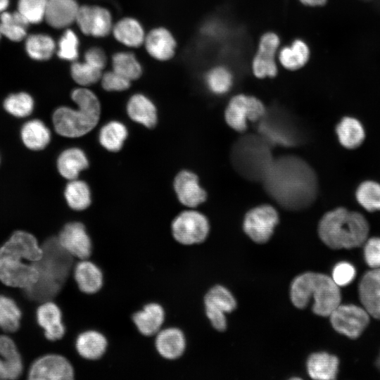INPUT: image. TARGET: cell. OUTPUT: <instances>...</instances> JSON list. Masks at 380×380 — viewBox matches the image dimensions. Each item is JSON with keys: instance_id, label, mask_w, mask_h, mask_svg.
Listing matches in <instances>:
<instances>
[{"instance_id": "53", "label": "cell", "mask_w": 380, "mask_h": 380, "mask_svg": "<svg viewBox=\"0 0 380 380\" xmlns=\"http://www.w3.org/2000/svg\"><path fill=\"white\" fill-rule=\"evenodd\" d=\"M9 5V0H0V14L6 11Z\"/></svg>"}, {"instance_id": "21", "label": "cell", "mask_w": 380, "mask_h": 380, "mask_svg": "<svg viewBox=\"0 0 380 380\" xmlns=\"http://www.w3.org/2000/svg\"><path fill=\"white\" fill-rule=\"evenodd\" d=\"M165 319V310L156 302L144 304L132 315V323L139 333L146 337L156 336L160 330Z\"/></svg>"}, {"instance_id": "28", "label": "cell", "mask_w": 380, "mask_h": 380, "mask_svg": "<svg viewBox=\"0 0 380 380\" xmlns=\"http://www.w3.org/2000/svg\"><path fill=\"white\" fill-rule=\"evenodd\" d=\"M127 113L132 120L149 129L154 127L158 122L155 104L143 94H134L129 99Z\"/></svg>"}, {"instance_id": "35", "label": "cell", "mask_w": 380, "mask_h": 380, "mask_svg": "<svg viewBox=\"0 0 380 380\" xmlns=\"http://www.w3.org/2000/svg\"><path fill=\"white\" fill-rule=\"evenodd\" d=\"M27 55L33 60H49L56 51V43L49 35L43 33L27 36L25 43Z\"/></svg>"}, {"instance_id": "52", "label": "cell", "mask_w": 380, "mask_h": 380, "mask_svg": "<svg viewBox=\"0 0 380 380\" xmlns=\"http://www.w3.org/2000/svg\"><path fill=\"white\" fill-rule=\"evenodd\" d=\"M299 1L307 6H324L327 0H299Z\"/></svg>"}, {"instance_id": "24", "label": "cell", "mask_w": 380, "mask_h": 380, "mask_svg": "<svg viewBox=\"0 0 380 380\" xmlns=\"http://www.w3.org/2000/svg\"><path fill=\"white\" fill-rule=\"evenodd\" d=\"M358 291L363 308L369 315L380 319V267L373 268L362 277Z\"/></svg>"}, {"instance_id": "43", "label": "cell", "mask_w": 380, "mask_h": 380, "mask_svg": "<svg viewBox=\"0 0 380 380\" xmlns=\"http://www.w3.org/2000/svg\"><path fill=\"white\" fill-rule=\"evenodd\" d=\"M70 72L72 79L80 87H89L100 82L103 72L84 60L72 62Z\"/></svg>"}, {"instance_id": "47", "label": "cell", "mask_w": 380, "mask_h": 380, "mask_svg": "<svg viewBox=\"0 0 380 380\" xmlns=\"http://www.w3.org/2000/svg\"><path fill=\"white\" fill-rule=\"evenodd\" d=\"M47 0H18L17 11L30 24L44 20Z\"/></svg>"}, {"instance_id": "11", "label": "cell", "mask_w": 380, "mask_h": 380, "mask_svg": "<svg viewBox=\"0 0 380 380\" xmlns=\"http://www.w3.org/2000/svg\"><path fill=\"white\" fill-rule=\"evenodd\" d=\"M280 43L279 37L274 32H267L260 37L251 61V70L255 77L273 78L277 75L276 55Z\"/></svg>"}, {"instance_id": "6", "label": "cell", "mask_w": 380, "mask_h": 380, "mask_svg": "<svg viewBox=\"0 0 380 380\" xmlns=\"http://www.w3.org/2000/svg\"><path fill=\"white\" fill-rule=\"evenodd\" d=\"M272 146L258 133L240 137L230 153L234 170L249 181L262 182L274 161Z\"/></svg>"}, {"instance_id": "2", "label": "cell", "mask_w": 380, "mask_h": 380, "mask_svg": "<svg viewBox=\"0 0 380 380\" xmlns=\"http://www.w3.org/2000/svg\"><path fill=\"white\" fill-rule=\"evenodd\" d=\"M43 256L42 245L30 232L15 231L0 247V281L14 288L27 289L39 279L33 262Z\"/></svg>"}, {"instance_id": "29", "label": "cell", "mask_w": 380, "mask_h": 380, "mask_svg": "<svg viewBox=\"0 0 380 380\" xmlns=\"http://www.w3.org/2000/svg\"><path fill=\"white\" fill-rule=\"evenodd\" d=\"M119 43L129 48H138L144 45L146 33L137 19L125 17L116 22L111 32Z\"/></svg>"}, {"instance_id": "17", "label": "cell", "mask_w": 380, "mask_h": 380, "mask_svg": "<svg viewBox=\"0 0 380 380\" xmlns=\"http://www.w3.org/2000/svg\"><path fill=\"white\" fill-rule=\"evenodd\" d=\"M205 312L213 327L217 331L227 328L225 313L236 307V300L230 291L222 286L213 287L205 296Z\"/></svg>"}, {"instance_id": "37", "label": "cell", "mask_w": 380, "mask_h": 380, "mask_svg": "<svg viewBox=\"0 0 380 380\" xmlns=\"http://www.w3.org/2000/svg\"><path fill=\"white\" fill-rule=\"evenodd\" d=\"M336 130L341 144L346 148L358 147L365 139L362 124L353 118H343L336 126Z\"/></svg>"}, {"instance_id": "13", "label": "cell", "mask_w": 380, "mask_h": 380, "mask_svg": "<svg viewBox=\"0 0 380 380\" xmlns=\"http://www.w3.org/2000/svg\"><path fill=\"white\" fill-rule=\"evenodd\" d=\"M75 369L65 356L51 353L37 358L28 372L30 380H72Z\"/></svg>"}, {"instance_id": "20", "label": "cell", "mask_w": 380, "mask_h": 380, "mask_svg": "<svg viewBox=\"0 0 380 380\" xmlns=\"http://www.w3.org/2000/svg\"><path fill=\"white\" fill-rule=\"evenodd\" d=\"M144 46L153 58L167 61L175 55L177 42L169 30L157 27L146 34Z\"/></svg>"}, {"instance_id": "8", "label": "cell", "mask_w": 380, "mask_h": 380, "mask_svg": "<svg viewBox=\"0 0 380 380\" xmlns=\"http://www.w3.org/2000/svg\"><path fill=\"white\" fill-rule=\"evenodd\" d=\"M100 116L81 108L60 106L52 115L56 132L67 138H78L91 132L98 124Z\"/></svg>"}, {"instance_id": "3", "label": "cell", "mask_w": 380, "mask_h": 380, "mask_svg": "<svg viewBox=\"0 0 380 380\" xmlns=\"http://www.w3.org/2000/svg\"><path fill=\"white\" fill-rule=\"evenodd\" d=\"M42 248V259L33 262L39 271V279L25 289L30 298L39 303L52 300L59 294L75 265V258L61 246L57 236L47 239Z\"/></svg>"}, {"instance_id": "18", "label": "cell", "mask_w": 380, "mask_h": 380, "mask_svg": "<svg viewBox=\"0 0 380 380\" xmlns=\"http://www.w3.org/2000/svg\"><path fill=\"white\" fill-rule=\"evenodd\" d=\"M36 317L47 340L56 341L64 337L66 327L63 322V313L59 305L53 300L41 303L37 309Z\"/></svg>"}, {"instance_id": "30", "label": "cell", "mask_w": 380, "mask_h": 380, "mask_svg": "<svg viewBox=\"0 0 380 380\" xmlns=\"http://www.w3.org/2000/svg\"><path fill=\"white\" fill-rule=\"evenodd\" d=\"M88 166L89 160L85 153L77 147L65 149L56 160L59 174L69 181L77 179L80 173Z\"/></svg>"}, {"instance_id": "23", "label": "cell", "mask_w": 380, "mask_h": 380, "mask_svg": "<svg viewBox=\"0 0 380 380\" xmlns=\"http://www.w3.org/2000/svg\"><path fill=\"white\" fill-rule=\"evenodd\" d=\"M80 5L77 0H47L44 20L54 29H67L75 23Z\"/></svg>"}, {"instance_id": "49", "label": "cell", "mask_w": 380, "mask_h": 380, "mask_svg": "<svg viewBox=\"0 0 380 380\" xmlns=\"http://www.w3.org/2000/svg\"><path fill=\"white\" fill-rule=\"evenodd\" d=\"M355 276V267L347 262L336 264L332 271V279L338 286L349 284L354 279Z\"/></svg>"}, {"instance_id": "44", "label": "cell", "mask_w": 380, "mask_h": 380, "mask_svg": "<svg viewBox=\"0 0 380 380\" xmlns=\"http://www.w3.org/2000/svg\"><path fill=\"white\" fill-rule=\"evenodd\" d=\"M80 40L73 30L65 29L58 43L56 53L62 60L74 62L79 57Z\"/></svg>"}, {"instance_id": "39", "label": "cell", "mask_w": 380, "mask_h": 380, "mask_svg": "<svg viewBox=\"0 0 380 380\" xmlns=\"http://www.w3.org/2000/svg\"><path fill=\"white\" fill-rule=\"evenodd\" d=\"M112 70L131 82L138 80L143 68L135 54L130 51L115 53L111 58Z\"/></svg>"}, {"instance_id": "55", "label": "cell", "mask_w": 380, "mask_h": 380, "mask_svg": "<svg viewBox=\"0 0 380 380\" xmlns=\"http://www.w3.org/2000/svg\"><path fill=\"white\" fill-rule=\"evenodd\" d=\"M1 35H2V34H1V31H0V38H1Z\"/></svg>"}, {"instance_id": "33", "label": "cell", "mask_w": 380, "mask_h": 380, "mask_svg": "<svg viewBox=\"0 0 380 380\" xmlns=\"http://www.w3.org/2000/svg\"><path fill=\"white\" fill-rule=\"evenodd\" d=\"M310 58L307 44L300 39H295L290 45L278 51V61L286 70L295 71L304 67Z\"/></svg>"}, {"instance_id": "5", "label": "cell", "mask_w": 380, "mask_h": 380, "mask_svg": "<svg viewBox=\"0 0 380 380\" xmlns=\"http://www.w3.org/2000/svg\"><path fill=\"white\" fill-rule=\"evenodd\" d=\"M294 306L304 308L313 297L312 310L317 315L327 317L340 305L341 296L338 286L329 276L306 272L296 277L290 290Z\"/></svg>"}, {"instance_id": "36", "label": "cell", "mask_w": 380, "mask_h": 380, "mask_svg": "<svg viewBox=\"0 0 380 380\" xmlns=\"http://www.w3.org/2000/svg\"><path fill=\"white\" fill-rule=\"evenodd\" d=\"M128 136L126 126L118 120L109 121L100 129L99 141L100 144L110 152L119 151Z\"/></svg>"}, {"instance_id": "12", "label": "cell", "mask_w": 380, "mask_h": 380, "mask_svg": "<svg viewBox=\"0 0 380 380\" xmlns=\"http://www.w3.org/2000/svg\"><path fill=\"white\" fill-rule=\"evenodd\" d=\"M278 222L277 210L270 205H262L246 214L243 228L253 241L262 243L270 239Z\"/></svg>"}, {"instance_id": "34", "label": "cell", "mask_w": 380, "mask_h": 380, "mask_svg": "<svg viewBox=\"0 0 380 380\" xmlns=\"http://www.w3.org/2000/svg\"><path fill=\"white\" fill-rule=\"evenodd\" d=\"M30 23L18 11H4L0 14L1 34L12 42H18L27 36Z\"/></svg>"}, {"instance_id": "45", "label": "cell", "mask_w": 380, "mask_h": 380, "mask_svg": "<svg viewBox=\"0 0 380 380\" xmlns=\"http://www.w3.org/2000/svg\"><path fill=\"white\" fill-rule=\"evenodd\" d=\"M356 198L367 210H380V184L373 181L362 182L356 191Z\"/></svg>"}, {"instance_id": "42", "label": "cell", "mask_w": 380, "mask_h": 380, "mask_svg": "<svg viewBox=\"0 0 380 380\" xmlns=\"http://www.w3.org/2000/svg\"><path fill=\"white\" fill-rule=\"evenodd\" d=\"M22 313L15 301L0 295V328L6 332L18 330Z\"/></svg>"}, {"instance_id": "16", "label": "cell", "mask_w": 380, "mask_h": 380, "mask_svg": "<svg viewBox=\"0 0 380 380\" xmlns=\"http://www.w3.org/2000/svg\"><path fill=\"white\" fill-rule=\"evenodd\" d=\"M61 246L73 258L89 259L93 253V242L86 227L80 222L66 223L57 236Z\"/></svg>"}, {"instance_id": "41", "label": "cell", "mask_w": 380, "mask_h": 380, "mask_svg": "<svg viewBox=\"0 0 380 380\" xmlns=\"http://www.w3.org/2000/svg\"><path fill=\"white\" fill-rule=\"evenodd\" d=\"M3 107L9 115L24 118L32 114L34 108L32 96L25 91L9 94L4 101Z\"/></svg>"}, {"instance_id": "46", "label": "cell", "mask_w": 380, "mask_h": 380, "mask_svg": "<svg viewBox=\"0 0 380 380\" xmlns=\"http://www.w3.org/2000/svg\"><path fill=\"white\" fill-rule=\"evenodd\" d=\"M70 96L77 108L93 115L100 116L101 103L99 98L87 87H80L74 89Z\"/></svg>"}, {"instance_id": "22", "label": "cell", "mask_w": 380, "mask_h": 380, "mask_svg": "<svg viewBox=\"0 0 380 380\" xmlns=\"http://www.w3.org/2000/svg\"><path fill=\"white\" fill-rule=\"evenodd\" d=\"M173 186L178 200L186 206L195 207L206 199V192L200 186L198 177L189 170L179 172Z\"/></svg>"}, {"instance_id": "38", "label": "cell", "mask_w": 380, "mask_h": 380, "mask_svg": "<svg viewBox=\"0 0 380 380\" xmlns=\"http://www.w3.org/2000/svg\"><path fill=\"white\" fill-rule=\"evenodd\" d=\"M68 205L73 210L82 211L89 207L91 195L88 184L77 179L70 180L64 190Z\"/></svg>"}, {"instance_id": "9", "label": "cell", "mask_w": 380, "mask_h": 380, "mask_svg": "<svg viewBox=\"0 0 380 380\" xmlns=\"http://www.w3.org/2000/svg\"><path fill=\"white\" fill-rule=\"evenodd\" d=\"M267 109L258 98L243 94L234 96L225 109L224 118L229 127L238 132L247 128V122L259 121Z\"/></svg>"}, {"instance_id": "54", "label": "cell", "mask_w": 380, "mask_h": 380, "mask_svg": "<svg viewBox=\"0 0 380 380\" xmlns=\"http://www.w3.org/2000/svg\"><path fill=\"white\" fill-rule=\"evenodd\" d=\"M376 363H377V365H378V367H379V368L380 369V356H379Z\"/></svg>"}, {"instance_id": "51", "label": "cell", "mask_w": 380, "mask_h": 380, "mask_svg": "<svg viewBox=\"0 0 380 380\" xmlns=\"http://www.w3.org/2000/svg\"><path fill=\"white\" fill-rule=\"evenodd\" d=\"M84 61L103 71L106 67L108 58L103 49L99 46H92L84 52Z\"/></svg>"}, {"instance_id": "7", "label": "cell", "mask_w": 380, "mask_h": 380, "mask_svg": "<svg viewBox=\"0 0 380 380\" xmlns=\"http://www.w3.org/2000/svg\"><path fill=\"white\" fill-rule=\"evenodd\" d=\"M258 133L272 146H296L300 141L299 132L290 118L278 109L267 110L258 121Z\"/></svg>"}, {"instance_id": "50", "label": "cell", "mask_w": 380, "mask_h": 380, "mask_svg": "<svg viewBox=\"0 0 380 380\" xmlns=\"http://www.w3.org/2000/svg\"><path fill=\"white\" fill-rule=\"evenodd\" d=\"M364 244V256L367 264L372 268L380 267V238H370Z\"/></svg>"}, {"instance_id": "40", "label": "cell", "mask_w": 380, "mask_h": 380, "mask_svg": "<svg viewBox=\"0 0 380 380\" xmlns=\"http://www.w3.org/2000/svg\"><path fill=\"white\" fill-rule=\"evenodd\" d=\"M204 80L206 87L212 93L222 95L227 93L232 87L234 76L227 67L217 65L205 72Z\"/></svg>"}, {"instance_id": "32", "label": "cell", "mask_w": 380, "mask_h": 380, "mask_svg": "<svg viewBox=\"0 0 380 380\" xmlns=\"http://www.w3.org/2000/svg\"><path fill=\"white\" fill-rule=\"evenodd\" d=\"M338 368L337 357L325 352L312 353L307 361L308 372L314 379H335Z\"/></svg>"}, {"instance_id": "31", "label": "cell", "mask_w": 380, "mask_h": 380, "mask_svg": "<svg viewBox=\"0 0 380 380\" xmlns=\"http://www.w3.org/2000/svg\"><path fill=\"white\" fill-rule=\"evenodd\" d=\"M20 134L23 145L27 148L35 151L44 149L51 138L50 129L39 119H32L25 122Z\"/></svg>"}, {"instance_id": "48", "label": "cell", "mask_w": 380, "mask_h": 380, "mask_svg": "<svg viewBox=\"0 0 380 380\" xmlns=\"http://www.w3.org/2000/svg\"><path fill=\"white\" fill-rule=\"evenodd\" d=\"M100 82L102 88L107 91H125L132 82L113 70L103 72Z\"/></svg>"}, {"instance_id": "14", "label": "cell", "mask_w": 380, "mask_h": 380, "mask_svg": "<svg viewBox=\"0 0 380 380\" xmlns=\"http://www.w3.org/2000/svg\"><path fill=\"white\" fill-rule=\"evenodd\" d=\"M75 23L80 30L87 36L103 38L112 32L113 27L111 13L99 5L80 6Z\"/></svg>"}, {"instance_id": "19", "label": "cell", "mask_w": 380, "mask_h": 380, "mask_svg": "<svg viewBox=\"0 0 380 380\" xmlns=\"http://www.w3.org/2000/svg\"><path fill=\"white\" fill-rule=\"evenodd\" d=\"M72 277L78 289L87 295L99 293L104 286L103 272L89 259L80 260L75 264Z\"/></svg>"}, {"instance_id": "26", "label": "cell", "mask_w": 380, "mask_h": 380, "mask_svg": "<svg viewBox=\"0 0 380 380\" xmlns=\"http://www.w3.org/2000/svg\"><path fill=\"white\" fill-rule=\"evenodd\" d=\"M157 353L166 360H175L182 355L186 348V339L182 330L168 327L160 330L154 340Z\"/></svg>"}, {"instance_id": "4", "label": "cell", "mask_w": 380, "mask_h": 380, "mask_svg": "<svg viewBox=\"0 0 380 380\" xmlns=\"http://www.w3.org/2000/svg\"><path fill=\"white\" fill-rule=\"evenodd\" d=\"M369 224L360 213L337 208L322 217L318 226L322 241L333 249L353 248L367 239Z\"/></svg>"}, {"instance_id": "25", "label": "cell", "mask_w": 380, "mask_h": 380, "mask_svg": "<svg viewBox=\"0 0 380 380\" xmlns=\"http://www.w3.org/2000/svg\"><path fill=\"white\" fill-rule=\"evenodd\" d=\"M108 346L106 336L95 329H87L76 337L75 347L77 354L83 359L96 361L106 353Z\"/></svg>"}, {"instance_id": "10", "label": "cell", "mask_w": 380, "mask_h": 380, "mask_svg": "<svg viewBox=\"0 0 380 380\" xmlns=\"http://www.w3.org/2000/svg\"><path fill=\"white\" fill-rule=\"evenodd\" d=\"M209 223L201 213L186 210L179 213L172 222L173 238L183 245L202 242L209 232Z\"/></svg>"}, {"instance_id": "1", "label": "cell", "mask_w": 380, "mask_h": 380, "mask_svg": "<svg viewBox=\"0 0 380 380\" xmlns=\"http://www.w3.org/2000/svg\"><path fill=\"white\" fill-rule=\"evenodd\" d=\"M262 182L267 194L289 210L308 208L317 195V179L314 170L305 160L295 156L274 159Z\"/></svg>"}, {"instance_id": "27", "label": "cell", "mask_w": 380, "mask_h": 380, "mask_svg": "<svg viewBox=\"0 0 380 380\" xmlns=\"http://www.w3.org/2000/svg\"><path fill=\"white\" fill-rule=\"evenodd\" d=\"M0 380H14L23 372L21 357L14 341L8 336L0 335Z\"/></svg>"}, {"instance_id": "15", "label": "cell", "mask_w": 380, "mask_h": 380, "mask_svg": "<svg viewBox=\"0 0 380 380\" xmlns=\"http://www.w3.org/2000/svg\"><path fill=\"white\" fill-rule=\"evenodd\" d=\"M333 328L350 338L359 337L369 322V313L355 305H339L329 315Z\"/></svg>"}]
</instances>
